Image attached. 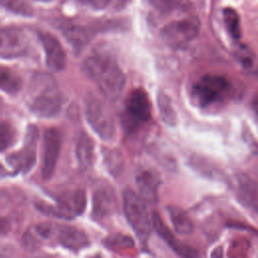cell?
Returning <instances> with one entry per match:
<instances>
[{
  "instance_id": "f546056e",
  "label": "cell",
  "mask_w": 258,
  "mask_h": 258,
  "mask_svg": "<svg viewBox=\"0 0 258 258\" xmlns=\"http://www.w3.org/2000/svg\"><path fill=\"white\" fill-rule=\"evenodd\" d=\"M252 110H253L254 116L256 117V119L258 121V96L252 102Z\"/></svg>"
},
{
  "instance_id": "d4e9b609",
  "label": "cell",
  "mask_w": 258,
  "mask_h": 258,
  "mask_svg": "<svg viewBox=\"0 0 258 258\" xmlns=\"http://www.w3.org/2000/svg\"><path fill=\"white\" fill-rule=\"evenodd\" d=\"M15 131L7 122H0V152L7 149L13 142Z\"/></svg>"
},
{
  "instance_id": "f1b7e54d",
  "label": "cell",
  "mask_w": 258,
  "mask_h": 258,
  "mask_svg": "<svg viewBox=\"0 0 258 258\" xmlns=\"http://www.w3.org/2000/svg\"><path fill=\"white\" fill-rule=\"evenodd\" d=\"M0 258H13V250L8 246H0Z\"/></svg>"
},
{
  "instance_id": "2e32d148",
  "label": "cell",
  "mask_w": 258,
  "mask_h": 258,
  "mask_svg": "<svg viewBox=\"0 0 258 258\" xmlns=\"http://www.w3.org/2000/svg\"><path fill=\"white\" fill-rule=\"evenodd\" d=\"M115 198L113 191L108 187H100L93 197L92 215L96 220H102L109 217L115 210Z\"/></svg>"
},
{
  "instance_id": "44dd1931",
  "label": "cell",
  "mask_w": 258,
  "mask_h": 258,
  "mask_svg": "<svg viewBox=\"0 0 258 258\" xmlns=\"http://www.w3.org/2000/svg\"><path fill=\"white\" fill-rule=\"evenodd\" d=\"M63 34L68 42L77 51H80L88 41V35L85 28L78 25H70L66 27Z\"/></svg>"
},
{
  "instance_id": "9c48e42d",
  "label": "cell",
  "mask_w": 258,
  "mask_h": 258,
  "mask_svg": "<svg viewBox=\"0 0 258 258\" xmlns=\"http://www.w3.org/2000/svg\"><path fill=\"white\" fill-rule=\"evenodd\" d=\"M86 207V195L82 189L71 190L58 197L56 205L51 208L50 213L54 216L73 219L80 216Z\"/></svg>"
},
{
  "instance_id": "e0dca14e",
  "label": "cell",
  "mask_w": 258,
  "mask_h": 258,
  "mask_svg": "<svg viewBox=\"0 0 258 258\" xmlns=\"http://www.w3.org/2000/svg\"><path fill=\"white\" fill-rule=\"evenodd\" d=\"M135 181L143 200L151 203L156 202L159 178L155 172L149 169H142L136 174Z\"/></svg>"
},
{
  "instance_id": "4dcf8cb0",
  "label": "cell",
  "mask_w": 258,
  "mask_h": 258,
  "mask_svg": "<svg viewBox=\"0 0 258 258\" xmlns=\"http://www.w3.org/2000/svg\"><path fill=\"white\" fill-rule=\"evenodd\" d=\"M36 1H39V2H49V1H52V0H36Z\"/></svg>"
},
{
  "instance_id": "cb8c5ba5",
  "label": "cell",
  "mask_w": 258,
  "mask_h": 258,
  "mask_svg": "<svg viewBox=\"0 0 258 258\" xmlns=\"http://www.w3.org/2000/svg\"><path fill=\"white\" fill-rule=\"evenodd\" d=\"M0 5L5 9L24 16H31L33 14L32 7L24 0H0Z\"/></svg>"
},
{
  "instance_id": "277c9868",
  "label": "cell",
  "mask_w": 258,
  "mask_h": 258,
  "mask_svg": "<svg viewBox=\"0 0 258 258\" xmlns=\"http://www.w3.org/2000/svg\"><path fill=\"white\" fill-rule=\"evenodd\" d=\"M123 199L125 215L130 226L139 240L145 242L150 235L151 224L143 199L131 189L124 191Z\"/></svg>"
},
{
  "instance_id": "8fae6325",
  "label": "cell",
  "mask_w": 258,
  "mask_h": 258,
  "mask_svg": "<svg viewBox=\"0 0 258 258\" xmlns=\"http://www.w3.org/2000/svg\"><path fill=\"white\" fill-rule=\"evenodd\" d=\"M126 111L133 123L147 122L151 116V104L147 94L141 89L133 90L127 98Z\"/></svg>"
},
{
  "instance_id": "7402d4cb",
  "label": "cell",
  "mask_w": 258,
  "mask_h": 258,
  "mask_svg": "<svg viewBox=\"0 0 258 258\" xmlns=\"http://www.w3.org/2000/svg\"><path fill=\"white\" fill-rule=\"evenodd\" d=\"M157 106H158L159 114L162 121L168 126H174L176 123V115L171 105L170 99L165 93L163 92L158 93Z\"/></svg>"
},
{
  "instance_id": "d6986e66",
  "label": "cell",
  "mask_w": 258,
  "mask_h": 258,
  "mask_svg": "<svg viewBox=\"0 0 258 258\" xmlns=\"http://www.w3.org/2000/svg\"><path fill=\"white\" fill-rule=\"evenodd\" d=\"M167 213L170 217L174 230L181 235H188L192 232L194 224L189 216L179 207L168 206Z\"/></svg>"
},
{
  "instance_id": "3957f363",
  "label": "cell",
  "mask_w": 258,
  "mask_h": 258,
  "mask_svg": "<svg viewBox=\"0 0 258 258\" xmlns=\"http://www.w3.org/2000/svg\"><path fill=\"white\" fill-rule=\"evenodd\" d=\"M85 115L91 128L104 140H111L116 134L114 116L105 102L89 94L85 99Z\"/></svg>"
},
{
  "instance_id": "1f68e13d",
  "label": "cell",
  "mask_w": 258,
  "mask_h": 258,
  "mask_svg": "<svg viewBox=\"0 0 258 258\" xmlns=\"http://www.w3.org/2000/svg\"><path fill=\"white\" fill-rule=\"evenodd\" d=\"M93 258H101V257H93Z\"/></svg>"
},
{
  "instance_id": "7c38bea8",
  "label": "cell",
  "mask_w": 258,
  "mask_h": 258,
  "mask_svg": "<svg viewBox=\"0 0 258 258\" xmlns=\"http://www.w3.org/2000/svg\"><path fill=\"white\" fill-rule=\"evenodd\" d=\"M39 39L45 51V61L47 67L54 72L63 70L67 57L66 51L58 39L47 32H40Z\"/></svg>"
},
{
  "instance_id": "83f0119b",
  "label": "cell",
  "mask_w": 258,
  "mask_h": 258,
  "mask_svg": "<svg viewBox=\"0 0 258 258\" xmlns=\"http://www.w3.org/2000/svg\"><path fill=\"white\" fill-rule=\"evenodd\" d=\"M10 230V222L6 218H0V237L6 235Z\"/></svg>"
},
{
  "instance_id": "30bf717a",
  "label": "cell",
  "mask_w": 258,
  "mask_h": 258,
  "mask_svg": "<svg viewBox=\"0 0 258 258\" xmlns=\"http://www.w3.org/2000/svg\"><path fill=\"white\" fill-rule=\"evenodd\" d=\"M37 140V130L34 127H29L26 134V140L24 147L10 155L7 158L8 163L16 170V171H28L34 164L36 158L35 145Z\"/></svg>"
},
{
  "instance_id": "ba28073f",
  "label": "cell",
  "mask_w": 258,
  "mask_h": 258,
  "mask_svg": "<svg viewBox=\"0 0 258 258\" xmlns=\"http://www.w3.org/2000/svg\"><path fill=\"white\" fill-rule=\"evenodd\" d=\"M61 148V133L56 128H48L43 136V161L41 176L48 180L54 173Z\"/></svg>"
},
{
  "instance_id": "484cf974",
  "label": "cell",
  "mask_w": 258,
  "mask_h": 258,
  "mask_svg": "<svg viewBox=\"0 0 258 258\" xmlns=\"http://www.w3.org/2000/svg\"><path fill=\"white\" fill-rule=\"evenodd\" d=\"M107 244L108 246H112V247H132L133 246V242L132 240L127 237V236H123V235H116L111 237L110 239L107 240Z\"/></svg>"
},
{
  "instance_id": "603a6c76",
  "label": "cell",
  "mask_w": 258,
  "mask_h": 258,
  "mask_svg": "<svg viewBox=\"0 0 258 258\" xmlns=\"http://www.w3.org/2000/svg\"><path fill=\"white\" fill-rule=\"evenodd\" d=\"M224 21L226 28L230 35L235 38L239 39L241 37V25H240V17L237 11L231 7H227L224 9L223 12Z\"/></svg>"
},
{
  "instance_id": "5bb4252c",
  "label": "cell",
  "mask_w": 258,
  "mask_h": 258,
  "mask_svg": "<svg viewBox=\"0 0 258 258\" xmlns=\"http://www.w3.org/2000/svg\"><path fill=\"white\" fill-rule=\"evenodd\" d=\"M237 195L240 202L258 216V182L242 174L237 178Z\"/></svg>"
},
{
  "instance_id": "ac0fdd59",
  "label": "cell",
  "mask_w": 258,
  "mask_h": 258,
  "mask_svg": "<svg viewBox=\"0 0 258 258\" xmlns=\"http://www.w3.org/2000/svg\"><path fill=\"white\" fill-rule=\"evenodd\" d=\"M75 153L78 164L82 169H87L93 164L94 142L86 132L78 133L75 141Z\"/></svg>"
},
{
  "instance_id": "8992f818",
  "label": "cell",
  "mask_w": 258,
  "mask_h": 258,
  "mask_svg": "<svg viewBox=\"0 0 258 258\" xmlns=\"http://www.w3.org/2000/svg\"><path fill=\"white\" fill-rule=\"evenodd\" d=\"M199 32V23L195 19H182L168 23L161 32V39L169 46L180 47L191 41Z\"/></svg>"
},
{
  "instance_id": "ffe728a7",
  "label": "cell",
  "mask_w": 258,
  "mask_h": 258,
  "mask_svg": "<svg viewBox=\"0 0 258 258\" xmlns=\"http://www.w3.org/2000/svg\"><path fill=\"white\" fill-rule=\"evenodd\" d=\"M20 76L11 69L0 68V89L8 94H16L21 88Z\"/></svg>"
},
{
  "instance_id": "5b68a950",
  "label": "cell",
  "mask_w": 258,
  "mask_h": 258,
  "mask_svg": "<svg viewBox=\"0 0 258 258\" xmlns=\"http://www.w3.org/2000/svg\"><path fill=\"white\" fill-rule=\"evenodd\" d=\"M229 89V82L219 75L208 74L201 77L192 88L195 101L201 107H208L220 101Z\"/></svg>"
},
{
  "instance_id": "7a4b0ae2",
  "label": "cell",
  "mask_w": 258,
  "mask_h": 258,
  "mask_svg": "<svg viewBox=\"0 0 258 258\" xmlns=\"http://www.w3.org/2000/svg\"><path fill=\"white\" fill-rule=\"evenodd\" d=\"M26 104L34 115L40 118H51L61 110L63 97L51 76L37 74L32 77L27 88Z\"/></svg>"
},
{
  "instance_id": "4316f807",
  "label": "cell",
  "mask_w": 258,
  "mask_h": 258,
  "mask_svg": "<svg viewBox=\"0 0 258 258\" xmlns=\"http://www.w3.org/2000/svg\"><path fill=\"white\" fill-rule=\"evenodd\" d=\"M77 1L85 6H88L97 10L106 8L111 2V0H77Z\"/></svg>"
},
{
  "instance_id": "52a82bcc",
  "label": "cell",
  "mask_w": 258,
  "mask_h": 258,
  "mask_svg": "<svg viewBox=\"0 0 258 258\" xmlns=\"http://www.w3.org/2000/svg\"><path fill=\"white\" fill-rule=\"evenodd\" d=\"M29 42L20 28H0V57L18 58L28 53Z\"/></svg>"
},
{
  "instance_id": "4fadbf2b",
  "label": "cell",
  "mask_w": 258,
  "mask_h": 258,
  "mask_svg": "<svg viewBox=\"0 0 258 258\" xmlns=\"http://www.w3.org/2000/svg\"><path fill=\"white\" fill-rule=\"evenodd\" d=\"M151 218L152 227L154 228L156 233L178 256L182 258H198V252L194 248L182 244L178 239H176L156 212L152 213Z\"/></svg>"
},
{
  "instance_id": "9a60e30c",
  "label": "cell",
  "mask_w": 258,
  "mask_h": 258,
  "mask_svg": "<svg viewBox=\"0 0 258 258\" xmlns=\"http://www.w3.org/2000/svg\"><path fill=\"white\" fill-rule=\"evenodd\" d=\"M57 240L60 245L72 251H79L90 244L86 233L72 226L62 225L57 231Z\"/></svg>"
},
{
  "instance_id": "6da1fadb",
  "label": "cell",
  "mask_w": 258,
  "mask_h": 258,
  "mask_svg": "<svg viewBox=\"0 0 258 258\" xmlns=\"http://www.w3.org/2000/svg\"><path fill=\"white\" fill-rule=\"evenodd\" d=\"M82 72L107 99L116 100L123 93L126 77L112 55L97 52L88 56L83 61Z\"/></svg>"
}]
</instances>
